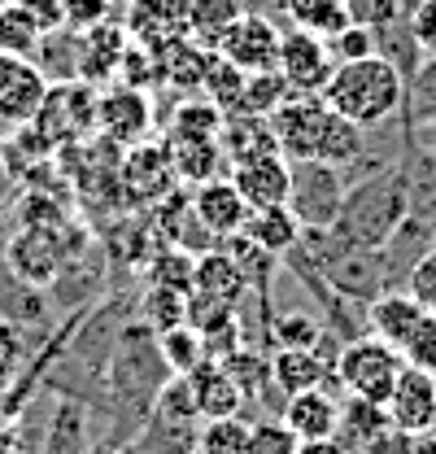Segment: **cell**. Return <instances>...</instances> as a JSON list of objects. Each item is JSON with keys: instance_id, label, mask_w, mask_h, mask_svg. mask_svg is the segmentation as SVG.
Returning <instances> with one entry per match:
<instances>
[{"instance_id": "cell-1", "label": "cell", "mask_w": 436, "mask_h": 454, "mask_svg": "<svg viewBox=\"0 0 436 454\" xmlns=\"http://www.w3.org/2000/svg\"><path fill=\"white\" fill-rule=\"evenodd\" d=\"M267 118L284 158H297L310 167H345L362 153V127L331 110L323 92H292Z\"/></svg>"}, {"instance_id": "cell-2", "label": "cell", "mask_w": 436, "mask_h": 454, "mask_svg": "<svg viewBox=\"0 0 436 454\" xmlns=\"http://www.w3.org/2000/svg\"><path fill=\"white\" fill-rule=\"evenodd\" d=\"M401 92H406L401 70L380 53L358 57V61H336L331 79L323 83V101L358 127L384 122L401 106Z\"/></svg>"}, {"instance_id": "cell-3", "label": "cell", "mask_w": 436, "mask_h": 454, "mask_svg": "<svg viewBox=\"0 0 436 454\" xmlns=\"http://www.w3.org/2000/svg\"><path fill=\"white\" fill-rule=\"evenodd\" d=\"M401 367H406L401 349L384 345L380 337H358L336 354V380L345 385V394L380 402V406L388 402V394H393Z\"/></svg>"}, {"instance_id": "cell-4", "label": "cell", "mask_w": 436, "mask_h": 454, "mask_svg": "<svg viewBox=\"0 0 436 454\" xmlns=\"http://www.w3.org/2000/svg\"><path fill=\"white\" fill-rule=\"evenodd\" d=\"M97 131L105 136L109 145H118V149H131V145L149 140V131H153V101H149V92L136 88V83L97 92Z\"/></svg>"}, {"instance_id": "cell-5", "label": "cell", "mask_w": 436, "mask_h": 454, "mask_svg": "<svg viewBox=\"0 0 436 454\" xmlns=\"http://www.w3.org/2000/svg\"><path fill=\"white\" fill-rule=\"evenodd\" d=\"M275 70L284 74V83L292 92H323V83L336 70V57L327 49V40L310 35V31H279V57H275Z\"/></svg>"}, {"instance_id": "cell-6", "label": "cell", "mask_w": 436, "mask_h": 454, "mask_svg": "<svg viewBox=\"0 0 436 454\" xmlns=\"http://www.w3.org/2000/svg\"><path fill=\"white\" fill-rule=\"evenodd\" d=\"M214 53L231 61L240 74H258V70H275L279 57V31L271 18L262 13H240L222 35L214 40Z\"/></svg>"}, {"instance_id": "cell-7", "label": "cell", "mask_w": 436, "mask_h": 454, "mask_svg": "<svg viewBox=\"0 0 436 454\" xmlns=\"http://www.w3.org/2000/svg\"><path fill=\"white\" fill-rule=\"evenodd\" d=\"M388 411V424L406 437H424L436 428V376L432 372H419V367H401L393 394L384 402Z\"/></svg>"}, {"instance_id": "cell-8", "label": "cell", "mask_w": 436, "mask_h": 454, "mask_svg": "<svg viewBox=\"0 0 436 454\" xmlns=\"http://www.w3.org/2000/svg\"><path fill=\"white\" fill-rule=\"evenodd\" d=\"M49 97V74L31 57H4L0 53V122L27 127Z\"/></svg>"}, {"instance_id": "cell-9", "label": "cell", "mask_w": 436, "mask_h": 454, "mask_svg": "<svg viewBox=\"0 0 436 454\" xmlns=\"http://www.w3.org/2000/svg\"><path fill=\"white\" fill-rule=\"evenodd\" d=\"M227 179L236 184V192L245 197L249 210H267V206L292 201V167H288L284 153H267V158L236 162Z\"/></svg>"}, {"instance_id": "cell-10", "label": "cell", "mask_w": 436, "mask_h": 454, "mask_svg": "<svg viewBox=\"0 0 436 454\" xmlns=\"http://www.w3.org/2000/svg\"><path fill=\"white\" fill-rule=\"evenodd\" d=\"M245 271L240 262L227 254V249H214V254H201L192 258V288H188V301H201V306H222L231 310L245 293Z\"/></svg>"}, {"instance_id": "cell-11", "label": "cell", "mask_w": 436, "mask_h": 454, "mask_svg": "<svg viewBox=\"0 0 436 454\" xmlns=\"http://www.w3.org/2000/svg\"><path fill=\"white\" fill-rule=\"evenodd\" d=\"M61 245H57V227H22L9 245V267L27 284H53L61 276Z\"/></svg>"}, {"instance_id": "cell-12", "label": "cell", "mask_w": 436, "mask_h": 454, "mask_svg": "<svg viewBox=\"0 0 436 454\" xmlns=\"http://www.w3.org/2000/svg\"><path fill=\"white\" fill-rule=\"evenodd\" d=\"M192 215H197V223L206 227L210 236L218 240H227V236H236L245 219H249V206H245V197L236 192V184L231 179H206V184H197V192H192Z\"/></svg>"}, {"instance_id": "cell-13", "label": "cell", "mask_w": 436, "mask_h": 454, "mask_svg": "<svg viewBox=\"0 0 436 454\" xmlns=\"http://www.w3.org/2000/svg\"><path fill=\"white\" fill-rule=\"evenodd\" d=\"M284 424L301 442H327L340 428V402L327 394L323 385L301 389V394H288V402H284Z\"/></svg>"}, {"instance_id": "cell-14", "label": "cell", "mask_w": 436, "mask_h": 454, "mask_svg": "<svg viewBox=\"0 0 436 454\" xmlns=\"http://www.w3.org/2000/svg\"><path fill=\"white\" fill-rule=\"evenodd\" d=\"M188 389H192V406H197V419H222V415H240L245 397L236 389V380L227 376V367L206 358L201 367L188 372Z\"/></svg>"}, {"instance_id": "cell-15", "label": "cell", "mask_w": 436, "mask_h": 454, "mask_svg": "<svg viewBox=\"0 0 436 454\" xmlns=\"http://www.w3.org/2000/svg\"><path fill=\"white\" fill-rule=\"evenodd\" d=\"M122 184L136 201H158L166 197V188L175 184V170L166 158V145H131L127 149V162H122Z\"/></svg>"}, {"instance_id": "cell-16", "label": "cell", "mask_w": 436, "mask_h": 454, "mask_svg": "<svg viewBox=\"0 0 436 454\" xmlns=\"http://www.w3.org/2000/svg\"><path fill=\"white\" fill-rule=\"evenodd\" d=\"M218 145H222V158H227L231 167H236V162H249V158L279 153L267 114H227V118H222V131H218Z\"/></svg>"}, {"instance_id": "cell-17", "label": "cell", "mask_w": 436, "mask_h": 454, "mask_svg": "<svg viewBox=\"0 0 436 454\" xmlns=\"http://www.w3.org/2000/svg\"><path fill=\"white\" fill-rule=\"evenodd\" d=\"M166 158H170V170L175 179L183 184H206L222 170V145L214 136H170L166 140Z\"/></svg>"}, {"instance_id": "cell-18", "label": "cell", "mask_w": 436, "mask_h": 454, "mask_svg": "<svg viewBox=\"0 0 436 454\" xmlns=\"http://www.w3.org/2000/svg\"><path fill=\"white\" fill-rule=\"evenodd\" d=\"M419 319H424V306H419L410 293H384V297L371 301V310H367L371 337H380L384 345H393V349H401V345L410 340Z\"/></svg>"}, {"instance_id": "cell-19", "label": "cell", "mask_w": 436, "mask_h": 454, "mask_svg": "<svg viewBox=\"0 0 436 454\" xmlns=\"http://www.w3.org/2000/svg\"><path fill=\"white\" fill-rule=\"evenodd\" d=\"M262 254H288L292 245H297V236H301V219H297V210L284 201V206H267V210H249V219L240 227Z\"/></svg>"}, {"instance_id": "cell-20", "label": "cell", "mask_w": 436, "mask_h": 454, "mask_svg": "<svg viewBox=\"0 0 436 454\" xmlns=\"http://www.w3.org/2000/svg\"><path fill=\"white\" fill-rule=\"evenodd\" d=\"M74 44H79V79H97V74H113L118 61L127 53V35L118 27H92V31H74Z\"/></svg>"}, {"instance_id": "cell-21", "label": "cell", "mask_w": 436, "mask_h": 454, "mask_svg": "<svg viewBox=\"0 0 436 454\" xmlns=\"http://www.w3.org/2000/svg\"><path fill=\"white\" fill-rule=\"evenodd\" d=\"M271 380L284 394H301V389H315L327 380V363L315 349H292V345H279L271 354Z\"/></svg>"}, {"instance_id": "cell-22", "label": "cell", "mask_w": 436, "mask_h": 454, "mask_svg": "<svg viewBox=\"0 0 436 454\" xmlns=\"http://www.w3.org/2000/svg\"><path fill=\"white\" fill-rule=\"evenodd\" d=\"M279 9H284V18H288L297 31H310V35H319V40H336V35L349 27L345 0H284Z\"/></svg>"}, {"instance_id": "cell-23", "label": "cell", "mask_w": 436, "mask_h": 454, "mask_svg": "<svg viewBox=\"0 0 436 454\" xmlns=\"http://www.w3.org/2000/svg\"><path fill=\"white\" fill-rule=\"evenodd\" d=\"M158 345H162V358L170 363V372H175V376H188L192 367H201V363L210 358L206 337H201L192 324H175V328L158 333Z\"/></svg>"}, {"instance_id": "cell-24", "label": "cell", "mask_w": 436, "mask_h": 454, "mask_svg": "<svg viewBox=\"0 0 436 454\" xmlns=\"http://www.w3.org/2000/svg\"><path fill=\"white\" fill-rule=\"evenodd\" d=\"M393 424H388V411H384L380 402H367V397H354L340 406V428L336 433H345L354 446H367V442H376L380 433H388Z\"/></svg>"}, {"instance_id": "cell-25", "label": "cell", "mask_w": 436, "mask_h": 454, "mask_svg": "<svg viewBox=\"0 0 436 454\" xmlns=\"http://www.w3.org/2000/svg\"><path fill=\"white\" fill-rule=\"evenodd\" d=\"M44 44L40 27L27 18V9L18 0L0 4V53L4 57H35V49Z\"/></svg>"}, {"instance_id": "cell-26", "label": "cell", "mask_w": 436, "mask_h": 454, "mask_svg": "<svg viewBox=\"0 0 436 454\" xmlns=\"http://www.w3.org/2000/svg\"><path fill=\"white\" fill-rule=\"evenodd\" d=\"M201 88H206V101H214L222 114H240V97H245V74H240V70H236L231 61H222L218 53L210 57Z\"/></svg>"}, {"instance_id": "cell-27", "label": "cell", "mask_w": 436, "mask_h": 454, "mask_svg": "<svg viewBox=\"0 0 436 454\" xmlns=\"http://www.w3.org/2000/svg\"><path fill=\"white\" fill-rule=\"evenodd\" d=\"M240 13H245L240 0H188V35H201L214 44Z\"/></svg>"}, {"instance_id": "cell-28", "label": "cell", "mask_w": 436, "mask_h": 454, "mask_svg": "<svg viewBox=\"0 0 436 454\" xmlns=\"http://www.w3.org/2000/svg\"><path fill=\"white\" fill-rule=\"evenodd\" d=\"M292 97V88L284 83L279 70H258L245 74V97H240V114H271L275 106H284Z\"/></svg>"}, {"instance_id": "cell-29", "label": "cell", "mask_w": 436, "mask_h": 454, "mask_svg": "<svg viewBox=\"0 0 436 454\" xmlns=\"http://www.w3.org/2000/svg\"><path fill=\"white\" fill-rule=\"evenodd\" d=\"M245 450H249V424H245L240 415L206 419L197 454H245Z\"/></svg>"}, {"instance_id": "cell-30", "label": "cell", "mask_w": 436, "mask_h": 454, "mask_svg": "<svg viewBox=\"0 0 436 454\" xmlns=\"http://www.w3.org/2000/svg\"><path fill=\"white\" fill-rule=\"evenodd\" d=\"M222 118L227 114L218 110L214 101H183V106H175V118H170V136H214L222 131Z\"/></svg>"}, {"instance_id": "cell-31", "label": "cell", "mask_w": 436, "mask_h": 454, "mask_svg": "<svg viewBox=\"0 0 436 454\" xmlns=\"http://www.w3.org/2000/svg\"><path fill=\"white\" fill-rule=\"evenodd\" d=\"M222 367H227V376L236 380L240 397H258L262 394V385L271 380V358H258V354H240V349H231V354L222 358Z\"/></svg>"}, {"instance_id": "cell-32", "label": "cell", "mask_w": 436, "mask_h": 454, "mask_svg": "<svg viewBox=\"0 0 436 454\" xmlns=\"http://www.w3.org/2000/svg\"><path fill=\"white\" fill-rule=\"evenodd\" d=\"M345 13L354 27H367V31H388L401 22L406 13V0H345Z\"/></svg>"}, {"instance_id": "cell-33", "label": "cell", "mask_w": 436, "mask_h": 454, "mask_svg": "<svg viewBox=\"0 0 436 454\" xmlns=\"http://www.w3.org/2000/svg\"><path fill=\"white\" fill-rule=\"evenodd\" d=\"M297 450H301V437L284 419L249 424V450L245 454H297Z\"/></svg>"}, {"instance_id": "cell-34", "label": "cell", "mask_w": 436, "mask_h": 454, "mask_svg": "<svg viewBox=\"0 0 436 454\" xmlns=\"http://www.w3.org/2000/svg\"><path fill=\"white\" fill-rule=\"evenodd\" d=\"M401 358L419 372H432L436 376V310H424V319L415 324L410 340L401 345Z\"/></svg>"}, {"instance_id": "cell-35", "label": "cell", "mask_w": 436, "mask_h": 454, "mask_svg": "<svg viewBox=\"0 0 436 454\" xmlns=\"http://www.w3.org/2000/svg\"><path fill=\"white\" fill-rule=\"evenodd\" d=\"M144 310L153 315V328H158V333L175 328V324H188V293H175V288H158V284H153Z\"/></svg>"}, {"instance_id": "cell-36", "label": "cell", "mask_w": 436, "mask_h": 454, "mask_svg": "<svg viewBox=\"0 0 436 454\" xmlns=\"http://www.w3.org/2000/svg\"><path fill=\"white\" fill-rule=\"evenodd\" d=\"M149 280L158 284V288H175V293H188L192 288V254H170V258H158L153 262V271H149Z\"/></svg>"}, {"instance_id": "cell-37", "label": "cell", "mask_w": 436, "mask_h": 454, "mask_svg": "<svg viewBox=\"0 0 436 454\" xmlns=\"http://www.w3.org/2000/svg\"><path fill=\"white\" fill-rule=\"evenodd\" d=\"M61 13H66V31H92L109 22L113 0H61Z\"/></svg>"}, {"instance_id": "cell-38", "label": "cell", "mask_w": 436, "mask_h": 454, "mask_svg": "<svg viewBox=\"0 0 436 454\" xmlns=\"http://www.w3.org/2000/svg\"><path fill=\"white\" fill-rule=\"evenodd\" d=\"M406 284H410L406 293H410L424 310H436V249L432 254H424V258L410 267V280Z\"/></svg>"}, {"instance_id": "cell-39", "label": "cell", "mask_w": 436, "mask_h": 454, "mask_svg": "<svg viewBox=\"0 0 436 454\" xmlns=\"http://www.w3.org/2000/svg\"><path fill=\"white\" fill-rule=\"evenodd\" d=\"M371 35H376V31H367V27H354V22H349L336 40H327V49H331V57H340V61H358V57L376 53Z\"/></svg>"}, {"instance_id": "cell-40", "label": "cell", "mask_w": 436, "mask_h": 454, "mask_svg": "<svg viewBox=\"0 0 436 454\" xmlns=\"http://www.w3.org/2000/svg\"><path fill=\"white\" fill-rule=\"evenodd\" d=\"M410 31H415V44L424 53L436 57V0H410Z\"/></svg>"}, {"instance_id": "cell-41", "label": "cell", "mask_w": 436, "mask_h": 454, "mask_svg": "<svg viewBox=\"0 0 436 454\" xmlns=\"http://www.w3.org/2000/svg\"><path fill=\"white\" fill-rule=\"evenodd\" d=\"M275 337H279V345H292V349H315L319 328H315L306 315H284L279 328H275Z\"/></svg>"}, {"instance_id": "cell-42", "label": "cell", "mask_w": 436, "mask_h": 454, "mask_svg": "<svg viewBox=\"0 0 436 454\" xmlns=\"http://www.w3.org/2000/svg\"><path fill=\"white\" fill-rule=\"evenodd\" d=\"M27 9V18L40 27V35H53L66 27V13H61V0H18Z\"/></svg>"}, {"instance_id": "cell-43", "label": "cell", "mask_w": 436, "mask_h": 454, "mask_svg": "<svg viewBox=\"0 0 436 454\" xmlns=\"http://www.w3.org/2000/svg\"><path fill=\"white\" fill-rule=\"evenodd\" d=\"M13 363H18V358H9V354L0 349V389L9 385V376H13Z\"/></svg>"}, {"instance_id": "cell-44", "label": "cell", "mask_w": 436, "mask_h": 454, "mask_svg": "<svg viewBox=\"0 0 436 454\" xmlns=\"http://www.w3.org/2000/svg\"><path fill=\"white\" fill-rule=\"evenodd\" d=\"M275 4H284V0H275Z\"/></svg>"}, {"instance_id": "cell-45", "label": "cell", "mask_w": 436, "mask_h": 454, "mask_svg": "<svg viewBox=\"0 0 436 454\" xmlns=\"http://www.w3.org/2000/svg\"><path fill=\"white\" fill-rule=\"evenodd\" d=\"M113 4H122V0H113Z\"/></svg>"}, {"instance_id": "cell-46", "label": "cell", "mask_w": 436, "mask_h": 454, "mask_svg": "<svg viewBox=\"0 0 436 454\" xmlns=\"http://www.w3.org/2000/svg\"><path fill=\"white\" fill-rule=\"evenodd\" d=\"M0 4H4V0H0Z\"/></svg>"}]
</instances>
